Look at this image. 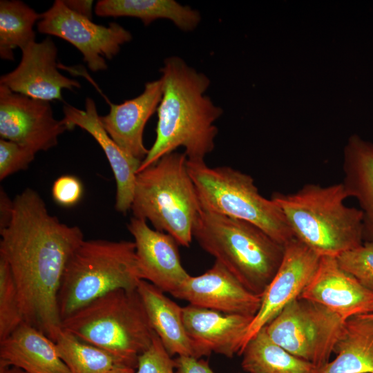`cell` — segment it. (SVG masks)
Returning a JSON list of instances; mask_svg holds the SVG:
<instances>
[{
  "label": "cell",
  "instance_id": "cell-25",
  "mask_svg": "<svg viewBox=\"0 0 373 373\" xmlns=\"http://www.w3.org/2000/svg\"><path fill=\"white\" fill-rule=\"evenodd\" d=\"M241 354L242 368L248 373H318L313 363L274 343L265 328L248 342Z\"/></svg>",
  "mask_w": 373,
  "mask_h": 373
},
{
  "label": "cell",
  "instance_id": "cell-34",
  "mask_svg": "<svg viewBox=\"0 0 373 373\" xmlns=\"http://www.w3.org/2000/svg\"><path fill=\"white\" fill-rule=\"evenodd\" d=\"M13 210V200L1 188L0 191V230L6 227L10 221Z\"/></svg>",
  "mask_w": 373,
  "mask_h": 373
},
{
  "label": "cell",
  "instance_id": "cell-22",
  "mask_svg": "<svg viewBox=\"0 0 373 373\" xmlns=\"http://www.w3.org/2000/svg\"><path fill=\"white\" fill-rule=\"evenodd\" d=\"M151 325L171 356H192L194 350L182 317V307L164 291L142 280L137 286Z\"/></svg>",
  "mask_w": 373,
  "mask_h": 373
},
{
  "label": "cell",
  "instance_id": "cell-27",
  "mask_svg": "<svg viewBox=\"0 0 373 373\" xmlns=\"http://www.w3.org/2000/svg\"><path fill=\"white\" fill-rule=\"evenodd\" d=\"M41 14L18 0L0 1V57L13 60L14 50L35 41L33 26Z\"/></svg>",
  "mask_w": 373,
  "mask_h": 373
},
{
  "label": "cell",
  "instance_id": "cell-24",
  "mask_svg": "<svg viewBox=\"0 0 373 373\" xmlns=\"http://www.w3.org/2000/svg\"><path fill=\"white\" fill-rule=\"evenodd\" d=\"M99 17H131L148 26L155 20L166 19L184 31H192L199 24L200 12L174 0H99L95 6Z\"/></svg>",
  "mask_w": 373,
  "mask_h": 373
},
{
  "label": "cell",
  "instance_id": "cell-5",
  "mask_svg": "<svg viewBox=\"0 0 373 373\" xmlns=\"http://www.w3.org/2000/svg\"><path fill=\"white\" fill-rule=\"evenodd\" d=\"M61 329L135 370L155 333L137 289H116L94 300L62 319Z\"/></svg>",
  "mask_w": 373,
  "mask_h": 373
},
{
  "label": "cell",
  "instance_id": "cell-33",
  "mask_svg": "<svg viewBox=\"0 0 373 373\" xmlns=\"http://www.w3.org/2000/svg\"><path fill=\"white\" fill-rule=\"evenodd\" d=\"M175 373H215L207 361L192 356H178Z\"/></svg>",
  "mask_w": 373,
  "mask_h": 373
},
{
  "label": "cell",
  "instance_id": "cell-3",
  "mask_svg": "<svg viewBox=\"0 0 373 373\" xmlns=\"http://www.w3.org/2000/svg\"><path fill=\"white\" fill-rule=\"evenodd\" d=\"M342 182L322 186L308 183L290 193L274 192L294 237L321 257H337L363 240V215L348 207Z\"/></svg>",
  "mask_w": 373,
  "mask_h": 373
},
{
  "label": "cell",
  "instance_id": "cell-35",
  "mask_svg": "<svg viewBox=\"0 0 373 373\" xmlns=\"http://www.w3.org/2000/svg\"><path fill=\"white\" fill-rule=\"evenodd\" d=\"M64 3L74 12L89 19H92L93 1L68 0Z\"/></svg>",
  "mask_w": 373,
  "mask_h": 373
},
{
  "label": "cell",
  "instance_id": "cell-7",
  "mask_svg": "<svg viewBox=\"0 0 373 373\" xmlns=\"http://www.w3.org/2000/svg\"><path fill=\"white\" fill-rule=\"evenodd\" d=\"M142 278L133 241L84 240L70 257L57 296L61 318L116 289H135Z\"/></svg>",
  "mask_w": 373,
  "mask_h": 373
},
{
  "label": "cell",
  "instance_id": "cell-31",
  "mask_svg": "<svg viewBox=\"0 0 373 373\" xmlns=\"http://www.w3.org/2000/svg\"><path fill=\"white\" fill-rule=\"evenodd\" d=\"M36 153L10 140H0V180L18 171L26 170Z\"/></svg>",
  "mask_w": 373,
  "mask_h": 373
},
{
  "label": "cell",
  "instance_id": "cell-29",
  "mask_svg": "<svg viewBox=\"0 0 373 373\" xmlns=\"http://www.w3.org/2000/svg\"><path fill=\"white\" fill-rule=\"evenodd\" d=\"M336 258L339 265L362 285L373 291V242H365Z\"/></svg>",
  "mask_w": 373,
  "mask_h": 373
},
{
  "label": "cell",
  "instance_id": "cell-21",
  "mask_svg": "<svg viewBox=\"0 0 373 373\" xmlns=\"http://www.w3.org/2000/svg\"><path fill=\"white\" fill-rule=\"evenodd\" d=\"M344 185L363 215V240L373 242V142L352 135L343 150Z\"/></svg>",
  "mask_w": 373,
  "mask_h": 373
},
{
  "label": "cell",
  "instance_id": "cell-8",
  "mask_svg": "<svg viewBox=\"0 0 373 373\" xmlns=\"http://www.w3.org/2000/svg\"><path fill=\"white\" fill-rule=\"evenodd\" d=\"M201 209L250 222L285 245L294 238L280 207L262 196L253 178L230 166L187 160Z\"/></svg>",
  "mask_w": 373,
  "mask_h": 373
},
{
  "label": "cell",
  "instance_id": "cell-9",
  "mask_svg": "<svg viewBox=\"0 0 373 373\" xmlns=\"http://www.w3.org/2000/svg\"><path fill=\"white\" fill-rule=\"evenodd\" d=\"M345 322L323 306L298 298L264 328L274 343L319 368L329 361Z\"/></svg>",
  "mask_w": 373,
  "mask_h": 373
},
{
  "label": "cell",
  "instance_id": "cell-26",
  "mask_svg": "<svg viewBox=\"0 0 373 373\" xmlns=\"http://www.w3.org/2000/svg\"><path fill=\"white\" fill-rule=\"evenodd\" d=\"M55 344L59 356L70 373H133L129 367L108 352L85 343L61 329Z\"/></svg>",
  "mask_w": 373,
  "mask_h": 373
},
{
  "label": "cell",
  "instance_id": "cell-18",
  "mask_svg": "<svg viewBox=\"0 0 373 373\" xmlns=\"http://www.w3.org/2000/svg\"><path fill=\"white\" fill-rule=\"evenodd\" d=\"M61 121L68 130L75 126L87 131L95 138L104 151L113 171L116 185L115 209L122 213L131 210L135 179L142 161L125 152L108 135L98 115L94 100L87 97L85 109L65 104Z\"/></svg>",
  "mask_w": 373,
  "mask_h": 373
},
{
  "label": "cell",
  "instance_id": "cell-12",
  "mask_svg": "<svg viewBox=\"0 0 373 373\" xmlns=\"http://www.w3.org/2000/svg\"><path fill=\"white\" fill-rule=\"evenodd\" d=\"M321 258L295 238L285 245L282 262L261 296L260 308L249 327L240 354L257 333L300 297L314 276Z\"/></svg>",
  "mask_w": 373,
  "mask_h": 373
},
{
  "label": "cell",
  "instance_id": "cell-2",
  "mask_svg": "<svg viewBox=\"0 0 373 373\" xmlns=\"http://www.w3.org/2000/svg\"><path fill=\"white\" fill-rule=\"evenodd\" d=\"M160 71L163 94L157 109L156 137L137 173L179 147L184 148L188 160L204 161L215 148L218 129L214 123L223 113L204 95L209 77L182 58L167 57Z\"/></svg>",
  "mask_w": 373,
  "mask_h": 373
},
{
  "label": "cell",
  "instance_id": "cell-36",
  "mask_svg": "<svg viewBox=\"0 0 373 373\" xmlns=\"http://www.w3.org/2000/svg\"><path fill=\"white\" fill-rule=\"evenodd\" d=\"M0 373H28L18 367L0 363Z\"/></svg>",
  "mask_w": 373,
  "mask_h": 373
},
{
  "label": "cell",
  "instance_id": "cell-15",
  "mask_svg": "<svg viewBox=\"0 0 373 373\" xmlns=\"http://www.w3.org/2000/svg\"><path fill=\"white\" fill-rule=\"evenodd\" d=\"M127 228L134 238L142 280L172 294L190 276L182 266L176 240L151 229L144 219L133 217Z\"/></svg>",
  "mask_w": 373,
  "mask_h": 373
},
{
  "label": "cell",
  "instance_id": "cell-14",
  "mask_svg": "<svg viewBox=\"0 0 373 373\" xmlns=\"http://www.w3.org/2000/svg\"><path fill=\"white\" fill-rule=\"evenodd\" d=\"M171 295L193 306L249 316L256 314L261 303V296L247 289L216 260L202 274L190 275Z\"/></svg>",
  "mask_w": 373,
  "mask_h": 373
},
{
  "label": "cell",
  "instance_id": "cell-11",
  "mask_svg": "<svg viewBox=\"0 0 373 373\" xmlns=\"http://www.w3.org/2000/svg\"><path fill=\"white\" fill-rule=\"evenodd\" d=\"M68 130L54 117L49 102L15 93L0 85V136L37 153L58 143Z\"/></svg>",
  "mask_w": 373,
  "mask_h": 373
},
{
  "label": "cell",
  "instance_id": "cell-19",
  "mask_svg": "<svg viewBox=\"0 0 373 373\" xmlns=\"http://www.w3.org/2000/svg\"><path fill=\"white\" fill-rule=\"evenodd\" d=\"M162 94L161 78L149 82L142 94L119 104H111L109 113L100 117L111 137L125 152L142 162L149 152L143 142L144 127L157 111Z\"/></svg>",
  "mask_w": 373,
  "mask_h": 373
},
{
  "label": "cell",
  "instance_id": "cell-13",
  "mask_svg": "<svg viewBox=\"0 0 373 373\" xmlns=\"http://www.w3.org/2000/svg\"><path fill=\"white\" fill-rule=\"evenodd\" d=\"M22 57L11 72L1 76L0 85L29 97L44 100H63L64 89L73 90L80 84L57 70V48L50 37L34 41L22 50Z\"/></svg>",
  "mask_w": 373,
  "mask_h": 373
},
{
  "label": "cell",
  "instance_id": "cell-1",
  "mask_svg": "<svg viewBox=\"0 0 373 373\" xmlns=\"http://www.w3.org/2000/svg\"><path fill=\"white\" fill-rule=\"evenodd\" d=\"M0 234V256L10 266L23 321L55 342L61 329L58 292L68 261L84 240L82 230L50 214L39 194L27 188L14 198Z\"/></svg>",
  "mask_w": 373,
  "mask_h": 373
},
{
  "label": "cell",
  "instance_id": "cell-6",
  "mask_svg": "<svg viewBox=\"0 0 373 373\" xmlns=\"http://www.w3.org/2000/svg\"><path fill=\"white\" fill-rule=\"evenodd\" d=\"M184 153L173 151L137 173L131 210L155 229L189 247L201 210Z\"/></svg>",
  "mask_w": 373,
  "mask_h": 373
},
{
  "label": "cell",
  "instance_id": "cell-10",
  "mask_svg": "<svg viewBox=\"0 0 373 373\" xmlns=\"http://www.w3.org/2000/svg\"><path fill=\"white\" fill-rule=\"evenodd\" d=\"M37 29L41 33L60 37L73 44L93 72L106 70L105 59H112L122 45L132 39L131 33L119 23L112 22L108 26L96 24L70 9L63 0L55 1L41 14Z\"/></svg>",
  "mask_w": 373,
  "mask_h": 373
},
{
  "label": "cell",
  "instance_id": "cell-17",
  "mask_svg": "<svg viewBox=\"0 0 373 373\" xmlns=\"http://www.w3.org/2000/svg\"><path fill=\"white\" fill-rule=\"evenodd\" d=\"M184 324L194 357L212 353L232 358L240 354L254 316L225 314L188 305L182 307Z\"/></svg>",
  "mask_w": 373,
  "mask_h": 373
},
{
  "label": "cell",
  "instance_id": "cell-20",
  "mask_svg": "<svg viewBox=\"0 0 373 373\" xmlns=\"http://www.w3.org/2000/svg\"><path fill=\"white\" fill-rule=\"evenodd\" d=\"M0 363L28 373H70L55 342L24 321L0 341Z\"/></svg>",
  "mask_w": 373,
  "mask_h": 373
},
{
  "label": "cell",
  "instance_id": "cell-23",
  "mask_svg": "<svg viewBox=\"0 0 373 373\" xmlns=\"http://www.w3.org/2000/svg\"><path fill=\"white\" fill-rule=\"evenodd\" d=\"M334 353L336 357L318 373H373V313L348 318Z\"/></svg>",
  "mask_w": 373,
  "mask_h": 373
},
{
  "label": "cell",
  "instance_id": "cell-4",
  "mask_svg": "<svg viewBox=\"0 0 373 373\" xmlns=\"http://www.w3.org/2000/svg\"><path fill=\"white\" fill-rule=\"evenodd\" d=\"M193 237L251 293L261 296L276 274L285 245L258 227L200 210Z\"/></svg>",
  "mask_w": 373,
  "mask_h": 373
},
{
  "label": "cell",
  "instance_id": "cell-30",
  "mask_svg": "<svg viewBox=\"0 0 373 373\" xmlns=\"http://www.w3.org/2000/svg\"><path fill=\"white\" fill-rule=\"evenodd\" d=\"M133 373H175V361L154 333L150 347L138 357Z\"/></svg>",
  "mask_w": 373,
  "mask_h": 373
},
{
  "label": "cell",
  "instance_id": "cell-28",
  "mask_svg": "<svg viewBox=\"0 0 373 373\" xmlns=\"http://www.w3.org/2000/svg\"><path fill=\"white\" fill-rule=\"evenodd\" d=\"M23 322L18 291L10 266L0 256V341Z\"/></svg>",
  "mask_w": 373,
  "mask_h": 373
},
{
  "label": "cell",
  "instance_id": "cell-32",
  "mask_svg": "<svg viewBox=\"0 0 373 373\" xmlns=\"http://www.w3.org/2000/svg\"><path fill=\"white\" fill-rule=\"evenodd\" d=\"M84 187L81 180L73 175L59 177L52 186L54 201L64 207L77 204L82 198Z\"/></svg>",
  "mask_w": 373,
  "mask_h": 373
},
{
  "label": "cell",
  "instance_id": "cell-16",
  "mask_svg": "<svg viewBox=\"0 0 373 373\" xmlns=\"http://www.w3.org/2000/svg\"><path fill=\"white\" fill-rule=\"evenodd\" d=\"M299 298L323 306L343 321L356 315L373 313V291L345 271L336 257H321Z\"/></svg>",
  "mask_w": 373,
  "mask_h": 373
}]
</instances>
